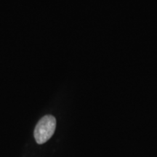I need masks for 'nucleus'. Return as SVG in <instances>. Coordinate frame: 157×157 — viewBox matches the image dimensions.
Wrapping results in <instances>:
<instances>
[{
    "mask_svg": "<svg viewBox=\"0 0 157 157\" xmlns=\"http://www.w3.org/2000/svg\"><path fill=\"white\" fill-rule=\"evenodd\" d=\"M56 128V119L53 116L47 115L42 117L35 127L34 135L38 144H43L50 139Z\"/></svg>",
    "mask_w": 157,
    "mask_h": 157,
    "instance_id": "nucleus-1",
    "label": "nucleus"
}]
</instances>
